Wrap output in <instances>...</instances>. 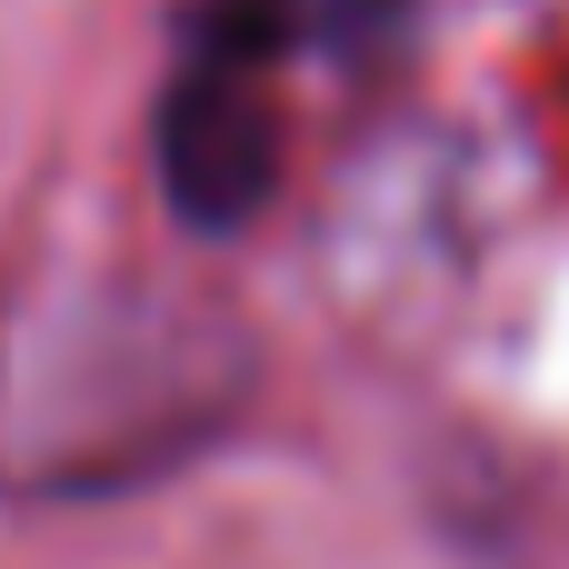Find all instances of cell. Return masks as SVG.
Returning <instances> with one entry per match:
<instances>
[{
	"instance_id": "6da1fadb",
	"label": "cell",
	"mask_w": 569,
	"mask_h": 569,
	"mask_svg": "<svg viewBox=\"0 0 569 569\" xmlns=\"http://www.w3.org/2000/svg\"><path fill=\"white\" fill-rule=\"evenodd\" d=\"M160 190L190 230H240L280 190V100H270V40L210 0L200 40L180 50L160 90Z\"/></svg>"
},
{
	"instance_id": "7a4b0ae2",
	"label": "cell",
	"mask_w": 569,
	"mask_h": 569,
	"mask_svg": "<svg viewBox=\"0 0 569 569\" xmlns=\"http://www.w3.org/2000/svg\"><path fill=\"white\" fill-rule=\"evenodd\" d=\"M270 50H370L400 30L410 0H230Z\"/></svg>"
}]
</instances>
